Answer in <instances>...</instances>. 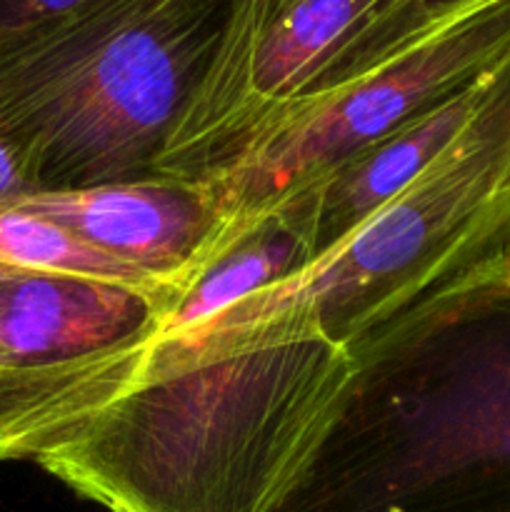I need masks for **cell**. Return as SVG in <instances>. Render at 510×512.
<instances>
[{"instance_id":"6da1fadb","label":"cell","mask_w":510,"mask_h":512,"mask_svg":"<svg viewBox=\"0 0 510 512\" xmlns=\"http://www.w3.org/2000/svg\"><path fill=\"white\" fill-rule=\"evenodd\" d=\"M275 0H90L0 45V140L33 193L203 180Z\"/></svg>"},{"instance_id":"7a4b0ae2","label":"cell","mask_w":510,"mask_h":512,"mask_svg":"<svg viewBox=\"0 0 510 512\" xmlns=\"http://www.w3.org/2000/svg\"><path fill=\"white\" fill-rule=\"evenodd\" d=\"M348 353L343 408L273 512H510V248Z\"/></svg>"},{"instance_id":"3957f363","label":"cell","mask_w":510,"mask_h":512,"mask_svg":"<svg viewBox=\"0 0 510 512\" xmlns=\"http://www.w3.org/2000/svg\"><path fill=\"white\" fill-rule=\"evenodd\" d=\"M355 363L278 340L138 380L30 458L108 512H273L328 438Z\"/></svg>"},{"instance_id":"277c9868","label":"cell","mask_w":510,"mask_h":512,"mask_svg":"<svg viewBox=\"0 0 510 512\" xmlns=\"http://www.w3.org/2000/svg\"><path fill=\"white\" fill-rule=\"evenodd\" d=\"M510 248V55L463 138L343 243L185 338L145 345L130 383L278 340H353ZM125 385V388H128Z\"/></svg>"},{"instance_id":"5b68a950","label":"cell","mask_w":510,"mask_h":512,"mask_svg":"<svg viewBox=\"0 0 510 512\" xmlns=\"http://www.w3.org/2000/svg\"><path fill=\"white\" fill-rule=\"evenodd\" d=\"M178 295L0 263V460H30L123 393Z\"/></svg>"},{"instance_id":"8992f818","label":"cell","mask_w":510,"mask_h":512,"mask_svg":"<svg viewBox=\"0 0 510 512\" xmlns=\"http://www.w3.org/2000/svg\"><path fill=\"white\" fill-rule=\"evenodd\" d=\"M508 55L510 0H488L330 93L280 108L243 153L205 183L225 220L263 213L300 183L468 88Z\"/></svg>"},{"instance_id":"52a82bcc","label":"cell","mask_w":510,"mask_h":512,"mask_svg":"<svg viewBox=\"0 0 510 512\" xmlns=\"http://www.w3.org/2000/svg\"><path fill=\"white\" fill-rule=\"evenodd\" d=\"M13 205L180 290L225 228L223 210L205 180L168 175L30 193Z\"/></svg>"},{"instance_id":"ba28073f","label":"cell","mask_w":510,"mask_h":512,"mask_svg":"<svg viewBox=\"0 0 510 512\" xmlns=\"http://www.w3.org/2000/svg\"><path fill=\"white\" fill-rule=\"evenodd\" d=\"M498 68L300 183L268 210H278L310 258H320L463 138L488 103Z\"/></svg>"},{"instance_id":"9c48e42d","label":"cell","mask_w":510,"mask_h":512,"mask_svg":"<svg viewBox=\"0 0 510 512\" xmlns=\"http://www.w3.org/2000/svg\"><path fill=\"white\" fill-rule=\"evenodd\" d=\"M390 3L393 0H288L260 33L243 98L220 140L208 178L228 168L260 125L300 98Z\"/></svg>"},{"instance_id":"30bf717a","label":"cell","mask_w":510,"mask_h":512,"mask_svg":"<svg viewBox=\"0 0 510 512\" xmlns=\"http://www.w3.org/2000/svg\"><path fill=\"white\" fill-rule=\"evenodd\" d=\"M310 263L305 240L278 210L225 220L150 343L185 338L238 300L285 283Z\"/></svg>"},{"instance_id":"8fae6325","label":"cell","mask_w":510,"mask_h":512,"mask_svg":"<svg viewBox=\"0 0 510 512\" xmlns=\"http://www.w3.org/2000/svg\"><path fill=\"white\" fill-rule=\"evenodd\" d=\"M0 263L108 280L133 288H178L160 283L123 260L90 248L83 240L13 203H0Z\"/></svg>"},{"instance_id":"7c38bea8","label":"cell","mask_w":510,"mask_h":512,"mask_svg":"<svg viewBox=\"0 0 510 512\" xmlns=\"http://www.w3.org/2000/svg\"><path fill=\"white\" fill-rule=\"evenodd\" d=\"M483 3H488V0H393L373 20V25L298 100H310L330 93L338 85L348 83V80L363 75L365 70L383 63L385 58L418 40L435 25Z\"/></svg>"},{"instance_id":"4fadbf2b","label":"cell","mask_w":510,"mask_h":512,"mask_svg":"<svg viewBox=\"0 0 510 512\" xmlns=\"http://www.w3.org/2000/svg\"><path fill=\"white\" fill-rule=\"evenodd\" d=\"M90 0H0V45L73 13Z\"/></svg>"},{"instance_id":"5bb4252c","label":"cell","mask_w":510,"mask_h":512,"mask_svg":"<svg viewBox=\"0 0 510 512\" xmlns=\"http://www.w3.org/2000/svg\"><path fill=\"white\" fill-rule=\"evenodd\" d=\"M30 193H33V190H30L18 160L10 153L8 145L0 140V203H13V200Z\"/></svg>"},{"instance_id":"9a60e30c","label":"cell","mask_w":510,"mask_h":512,"mask_svg":"<svg viewBox=\"0 0 510 512\" xmlns=\"http://www.w3.org/2000/svg\"><path fill=\"white\" fill-rule=\"evenodd\" d=\"M285 3H288V0H275V10H273V15H275V13H278V10H280V8H283V5H285Z\"/></svg>"}]
</instances>
